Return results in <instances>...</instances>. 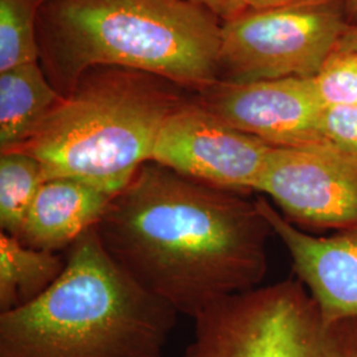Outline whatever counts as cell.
Masks as SVG:
<instances>
[{
	"label": "cell",
	"instance_id": "obj_7",
	"mask_svg": "<svg viewBox=\"0 0 357 357\" xmlns=\"http://www.w3.org/2000/svg\"><path fill=\"white\" fill-rule=\"evenodd\" d=\"M273 146L231 128L199 101L167 116L151 162L206 185L248 196L257 192Z\"/></svg>",
	"mask_w": 357,
	"mask_h": 357
},
{
	"label": "cell",
	"instance_id": "obj_15",
	"mask_svg": "<svg viewBox=\"0 0 357 357\" xmlns=\"http://www.w3.org/2000/svg\"><path fill=\"white\" fill-rule=\"evenodd\" d=\"M38 8L31 0H0V72L38 63Z\"/></svg>",
	"mask_w": 357,
	"mask_h": 357
},
{
	"label": "cell",
	"instance_id": "obj_6",
	"mask_svg": "<svg viewBox=\"0 0 357 357\" xmlns=\"http://www.w3.org/2000/svg\"><path fill=\"white\" fill-rule=\"evenodd\" d=\"M348 26L342 0L248 10L222 23L220 75L233 82L312 78Z\"/></svg>",
	"mask_w": 357,
	"mask_h": 357
},
{
	"label": "cell",
	"instance_id": "obj_9",
	"mask_svg": "<svg viewBox=\"0 0 357 357\" xmlns=\"http://www.w3.org/2000/svg\"><path fill=\"white\" fill-rule=\"evenodd\" d=\"M197 101L231 128L273 147L332 146L323 132L324 106L311 78L218 79L200 91Z\"/></svg>",
	"mask_w": 357,
	"mask_h": 357
},
{
	"label": "cell",
	"instance_id": "obj_13",
	"mask_svg": "<svg viewBox=\"0 0 357 357\" xmlns=\"http://www.w3.org/2000/svg\"><path fill=\"white\" fill-rule=\"evenodd\" d=\"M65 259L54 252L26 246L0 233V312L24 306L47 291L64 271Z\"/></svg>",
	"mask_w": 357,
	"mask_h": 357
},
{
	"label": "cell",
	"instance_id": "obj_2",
	"mask_svg": "<svg viewBox=\"0 0 357 357\" xmlns=\"http://www.w3.org/2000/svg\"><path fill=\"white\" fill-rule=\"evenodd\" d=\"M217 19L191 0H47L38 8L40 57L63 97L100 66L202 91L220 77Z\"/></svg>",
	"mask_w": 357,
	"mask_h": 357
},
{
	"label": "cell",
	"instance_id": "obj_10",
	"mask_svg": "<svg viewBox=\"0 0 357 357\" xmlns=\"http://www.w3.org/2000/svg\"><path fill=\"white\" fill-rule=\"evenodd\" d=\"M273 233L284 243L298 281L327 323L357 318V227L328 237L311 236L265 197L257 199Z\"/></svg>",
	"mask_w": 357,
	"mask_h": 357
},
{
	"label": "cell",
	"instance_id": "obj_20",
	"mask_svg": "<svg viewBox=\"0 0 357 357\" xmlns=\"http://www.w3.org/2000/svg\"><path fill=\"white\" fill-rule=\"evenodd\" d=\"M336 50L357 52V24H349L337 43Z\"/></svg>",
	"mask_w": 357,
	"mask_h": 357
},
{
	"label": "cell",
	"instance_id": "obj_16",
	"mask_svg": "<svg viewBox=\"0 0 357 357\" xmlns=\"http://www.w3.org/2000/svg\"><path fill=\"white\" fill-rule=\"evenodd\" d=\"M311 79L324 107L357 106V52L335 50Z\"/></svg>",
	"mask_w": 357,
	"mask_h": 357
},
{
	"label": "cell",
	"instance_id": "obj_14",
	"mask_svg": "<svg viewBox=\"0 0 357 357\" xmlns=\"http://www.w3.org/2000/svg\"><path fill=\"white\" fill-rule=\"evenodd\" d=\"M44 181L38 159L23 150L0 155V227L17 238L29 206Z\"/></svg>",
	"mask_w": 357,
	"mask_h": 357
},
{
	"label": "cell",
	"instance_id": "obj_21",
	"mask_svg": "<svg viewBox=\"0 0 357 357\" xmlns=\"http://www.w3.org/2000/svg\"><path fill=\"white\" fill-rule=\"evenodd\" d=\"M343 6L349 24H357V0H343Z\"/></svg>",
	"mask_w": 357,
	"mask_h": 357
},
{
	"label": "cell",
	"instance_id": "obj_1",
	"mask_svg": "<svg viewBox=\"0 0 357 357\" xmlns=\"http://www.w3.org/2000/svg\"><path fill=\"white\" fill-rule=\"evenodd\" d=\"M96 230L119 268L192 319L259 286L274 234L257 200L155 162L115 195Z\"/></svg>",
	"mask_w": 357,
	"mask_h": 357
},
{
	"label": "cell",
	"instance_id": "obj_12",
	"mask_svg": "<svg viewBox=\"0 0 357 357\" xmlns=\"http://www.w3.org/2000/svg\"><path fill=\"white\" fill-rule=\"evenodd\" d=\"M38 63L0 72V150H20L63 101Z\"/></svg>",
	"mask_w": 357,
	"mask_h": 357
},
{
	"label": "cell",
	"instance_id": "obj_11",
	"mask_svg": "<svg viewBox=\"0 0 357 357\" xmlns=\"http://www.w3.org/2000/svg\"><path fill=\"white\" fill-rule=\"evenodd\" d=\"M113 197L77 178H47L29 206L17 240L54 253L69 248L97 225Z\"/></svg>",
	"mask_w": 357,
	"mask_h": 357
},
{
	"label": "cell",
	"instance_id": "obj_8",
	"mask_svg": "<svg viewBox=\"0 0 357 357\" xmlns=\"http://www.w3.org/2000/svg\"><path fill=\"white\" fill-rule=\"evenodd\" d=\"M257 192L296 227L356 228L357 156L333 146L271 147Z\"/></svg>",
	"mask_w": 357,
	"mask_h": 357
},
{
	"label": "cell",
	"instance_id": "obj_5",
	"mask_svg": "<svg viewBox=\"0 0 357 357\" xmlns=\"http://www.w3.org/2000/svg\"><path fill=\"white\" fill-rule=\"evenodd\" d=\"M193 321L181 357H357V318L327 323L298 280L230 295Z\"/></svg>",
	"mask_w": 357,
	"mask_h": 357
},
{
	"label": "cell",
	"instance_id": "obj_22",
	"mask_svg": "<svg viewBox=\"0 0 357 357\" xmlns=\"http://www.w3.org/2000/svg\"><path fill=\"white\" fill-rule=\"evenodd\" d=\"M31 1H32V3H33V4H36V6H38V7H40V6H41V4H43V3H45V1H47V0H31Z\"/></svg>",
	"mask_w": 357,
	"mask_h": 357
},
{
	"label": "cell",
	"instance_id": "obj_18",
	"mask_svg": "<svg viewBox=\"0 0 357 357\" xmlns=\"http://www.w3.org/2000/svg\"><path fill=\"white\" fill-rule=\"evenodd\" d=\"M191 1L204 7L218 19H222L224 22H228L230 19L246 11L243 0H191Z\"/></svg>",
	"mask_w": 357,
	"mask_h": 357
},
{
	"label": "cell",
	"instance_id": "obj_17",
	"mask_svg": "<svg viewBox=\"0 0 357 357\" xmlns=\"http://www.w3.org/2000/svg\"><path fill=\"white\" fill-rule=\"evenodd\" d=\"M323 132L333 147L357 156V106L324 107Z\"/></svg>",
	"mask_w": 357,
	"mask_h": 357
},
{
	"label": "cell",
	"instance_id": "obj_4",
	"mask_svg": "<svg viewBox=\"0 0 357 357\" xmlns=\"http://www.w3.org/2000/svg\"><path fill=\"white\" fill-rule=\"evenodd\" d=\"M166 79L128 69H91L20 150L44 180L70 178L115 196L144 163L167 116L184 102Z\"/></svg>",
	"mask_w": 357,
	"mask_h": 357
},
{
	"label": "cell",
	"instance_id": "obj_19",
	"mask_svg": "<svg viewBox=\"0 0 357 357\" xmlns=\"http://www.w3.org/2000/svg\"><path fill=\"white\" fill-rule=\"evenodd\" d=\"M330 1H339V0H243L246 11L291 7V6H306V4H320V3H330Z\"/></svg>",
	"mask_w": 357,
	"mask_h": 357
},
{
	"label": "cell",
	"instance_id": "obj_3",
	"mask_svg": "<svg viewBox=\"0 0 357 357\" xmlns=\"http://www.w3.org/2000/svg\"><path fill=\"white\" fill-rule=\"evenodd\" d=\"M68 249L47 291L0 312V357H165L178 311L118 266L96 227Z\"/></svg>",
	"mask_w": 357,
	"mask_h": 357
}]
</instances>
